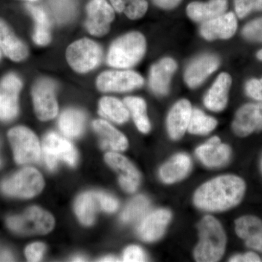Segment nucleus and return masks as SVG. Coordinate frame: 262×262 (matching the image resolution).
I'll list each match as a JSON object with an SVG mask.
<instances>
[{
    "label": "nucleus",
    "mask_w": 262,
    "mask_h": 262,
    "mask_svg": "<svg viewBox=\"0 0 262 262\" xmlns=\"http://www.w3.org/2000/svg\"><path fill=\"white\" fill-rule=\"evenodd\" d=\"M124 103L132 115L138 129L141 133L147 134L151 129V125L146 115V104L144 100L135 96H129L124 99Z\"/></svg>",
    "instance_id": "31"
},
{
    "label": "nucleus",
    "mask_w": 262,
    "mask_h": 262,
    "mask_svg": "<svg viewBox=\"0 0 262 262\" xmlns=\"http://www.w3.org/2000/svg\"><path fill=\"white\" fill-rule=\"evenodd\" d=\"M100 261H119V259L114 256H106V257L101 258Z\"/></svg>",
    "instance_id": "45"
},
{
    "label": "nucleus",
    "mask_w": 262,
    "mask_h": 262,
    "mask_svg": "<svg viewBox=\"0 0 262 262\" xmlns=\"http://www.w3.org/2000/svg\"><path fill=\"white\" fill-rule=\"evenodd\" d=\"M243 35L248 40L262 42V18L246 24L243 29Z\"/></svg>",
    "instance_id": "37"
},
{
    "label": "nucleus",
    "mask_w": 262,
    "mask_h": 262,
    "mask_svg": "<svg viewBox=\"0 0 262 262\" xmlns=\"http://www.w3.org/2000/svg\"><path fill=\"white\" fill-rule=\"evenodd\" d=\"M246 92L248 96L262 102V79H252L246 84Z\"/></svg>",
    "instance_id": "41"
},
{
    "label": "nucleus",
    "mask_w": 262,
    "mask_h": 262,
    "mask_svg": "<svg viewBox=\"0 0 262 262\" xmlns=\"http://www.w3.org/2000/svg\"><path fill=\"white\" fill-rule=\"evenodd\" d=\"M200 241L194 251L196 261H218L225 253L227 237L220 222L206 215L198 226Z\"/></svg>",
    "instance_id": "2"
},
{
    "label": "nucleus",
    "mask_w": 262,
    "mask_h": 262,
    "mask_svg": "<svg viewBox=\"0 0 262 262\" xmlns=\"http://www.w3.org/2000/svg\"><path fill=\"white\" fill-rule=\"evenodd\" d=\"M46 246L42 243H34L26 248L25 254L29 261H39L42 258Z\"/></svg>",
    "instance_id": "40"
},
{
    "label": "nucleus",
    "mask_w": 262,
    "mask_h": 262,
    "mask_svg": "<svg viewBox=\"0 0 262 262\" xmlns=\"http://www.w3.org/2000/svg\"><path fill=\"white\" fill-rule=\"evenodd\" d=\"M245 192L246 184L242 179L222 176L203 184L194 194V203L205 211H227L241 203Z\"/></svg>",
    "instance_id": "1"
},
{
    "label": "nucleus",
    "mask_w": 262,
    "mask_h": 262,
    "mask_svg": "<svg viewBox=\"0 0 262 262\" xmlns=\"http://www.w3.org/2000/svg\"><path fill=\"white\" fill-rule=\"evenodd\" d=\"M85 27L92 35L101 37L110 29L115 18V10L106 0H92L87 6Z\"/></svg>",
    "instance_id": "12"
},
{
    "label": "nucleus",
    "mask_w": 262,
    "mask_h": 262,
    "mask_svg": "<svg viewBox=\"0 0 262 262\" xmlns=\"http://www.w3.org/2000/svg\"><path fill=\"white\" fill-rule=\"evenodd\" d=\"M155 4L163 9H172L180 3L181 0H153Z\"/></svg>",
    "instance_id": "43"
},
{
    "label": "nucleus",
    "mask_w": 262,
    "mask_h": 262,
    "mask_svg": "<svg viewBox=\"0 0 262 262\" xmlns=\"http://www.w3.org/2000/svg\"><path fill=\"white\" fill-rule=\"evenodd\" d=\"M8 139L17 163H34L40 158L42 151L39 140L37 136L27 127H13L8 133Z\"/></svg>",
    "instance_id": "7"
},
{
    "label": "nucleus",
    "mask_w": 262,
    "mask_h": 262,
    "mask_svg": "<svg viewBox=\"0 0 262 262\" xmlns=\"http://www.w3.org/2000/svg\"><path fill=\"white\" fill-rule=\"evenodd\" d=\"M230 147L222 144L220 138L213 136L196 149V155L202 163L211 168L225 165L230 159Z\"/></svg>",
    "instance_id": "17"
},
{
    "label": "nucleus",
    "mask_w": 262,
    "mask_h": 262,
    "mask_svg": "<svg viewBox=\"0 0 262 262\" xmlns=\"http://www.w3.org/2000/svg\"><path fill=\"white\" fill-rule=\"evenodd\" d=\"M191 168L192 161L190 158L186 154H178L160 169V178L166 184H173L187 177Z\"/></svg>",
    "instance_id": "26"
},
{
    "label": "nucleus",
    "mask_w": 262,
    "mask_h": 262,
    "mask_svg": "<svg viewBox=\"0 0 262 262\" xmlns=\"http://www.w3.org/2000/svg\"><path fill=\"white\" fill-rule=\"evenodd\" d=\"M42 174L37 169L24 168L1 184V189L8 195L31 198L37 195L44 187Z\"/></svg>",
    "instance_id": "6"
},
{
    "label": "nucleus",
    "mask_w": 262,
    "mask_h": 262,
    "mask_svg": "<svg viewBox=\"0 0 262 262\" xmlns=\"http://www.w3.org/2000/svg\"><path fill=\"white\" fill-rule=\"evenodd\" d=\"M113 8L119 13H123L127 18L136 20L144 16L147 11L146 0H110Z\"/></svg>",
    "instance_id": "32"
},
{
    "label": "nucleus",
    "mask_w": 262,
    "mask_h": 262,
    "mask_svg": "<svg viewBox=\"0 0 262 262\" xmlns=\"http://www.w3.org/2000/svg\"><path fill=\"white\" fill-rule=\"evenodd\" d=\"M177 68V63L170 58H163L152 66L150 70L149 86L155 94L165 96L168 94L172 76Z\"/></svg>",
    "instance_id": "18"
},
{
    "label": "nucleus",
    "mask_w": 262,
    "mask_h": 262,
    "mask_svg": "<svg viewBox=\"0 0 262 262\" xmlns=\"http://www.w3.org/2000/svg\"><path fill=\"white\" fill-rule=\"evenodd\" d=\"M27 10L30 12L35 20V28L33 34V40L38 46H46L51 42L50 20L46 12L41 7L31 4L27 5Z\"/></svg>",
    "instance_id": "27"
},
{
    "label": "nucleus",
    "mask_w": 262,
    "mask_h": 262,
    "mask_svg": "<svg viewBox=\"0 0 262 262\" xmlns=\"http://www.w3.org/2000/svg\"><path fill=\"white\" fill-rule=\"evenodd\" d=\"M217 121L213 117L207 116L201 110H192L187 130L195 135H206L214 130Z\"/></svg>",
    "instance_id": "34"
},
{
    "label": "nucleus",
    "mask_w": 262,
    "mask_h": 262,
    "mask_svg": "<svg viewBox=\"0 0 262 262\" xmlns=\"http://www.w3.org/2000/svg\"><path fill=\"white\" fill-rule=\"evenodd\" d=\"M1 165H2V160H1V158H0V167H1Z\"/></svg>",
    "instance_id": "49"
},
{
    "label": "nucleus",
    "mask_w": 262,
    "mask_h": 262,
    "mask_svg": "<svg viewBox=\"0 0 262 262\" xmlns=\"http://www.w3.org/2000/svg\"><path fill=\"white\" fill-rule=\"evenodd\" d=\"M232 129L241 137L262 130V102L247 103L239 108L232 122Z\"/></svg>",
    "instance_id": "14"
},
{
    "label": "nucleus",
    "mask_w": 262,
    "mask_h": 262,
    "mask_svg": "<svg viewBox=\"0 0 262 262\" xmlns=\"http://www.w3.org/2000/svg\"><path fill=\"white\" fill-rule=\"evenodd\" d=\"M149 207V201L146 196H136L122 212L121 220L124 223H131L141 220L147 214Z\"/></svg>",
    "instance_id": "33"
},
{
    "label": "nucleus",
    "mask_w": 262,
    "mask_h": 262,
    "mask_svg": "<svg viewBox=\"0 0 262 262\" xmlns=\"http://www.w3.org/2000/svg\"><path fill=\"white\" fill-rule=\"evenodd\" d=\"M98 203L96 192H86L77 198L75 203L76 214L84 225H91L94 223Z\"/></svg>",
    "instance_id": "30"
},
{
    "label": "nucleus",
    "mask_w": 262,
    "mask_h": 262,
    "mask_svg": "<svg viewBox=\"0 0 262 262\" xmlns=\"http://www.w3.org/2000/svg\"><path fill=\"white\" fill-rule=\"evenodd\" d=\"M85 124V117L79 110H66L61 114L58 120L60 130L67 137L77 138L83 132Z\"/></svg>",
    "instance_id": "28"
},
{
    "label": "nucleus",
    "mask_w": 262,
    "mask_h": 262,
    "mask_svg": "<svg viewBox=\"0 0 262 262\" xmlns=\"http://www.w3.org/2000/svg\"><path fill=\"white\" fill-rule=\"evenodd\" d=\"M192 112L190 102L185 99L178 101L170 110L167 119V129L172 139L178 140L185 134Z\"/></svg>",
    "instance_id": "19"
},
{
    "label": "nucleus",
    "mask_w": 262,
    "mask_h": 262,
    "mask_svg": "<svg viewBox=\"0 0 262 262\" xmlns=\"http://www.w3.org/2000/svg\"><path fill=\"white\" fill-rule=\"evenodd\" d=\"M105 161L118 173L119 182L124 190L134 192L140 183V174L130 160L115 151L106 153Z\"/></svg>",
    "instance_id": "13"
},
{
    "label": "nucleus",
    "mask_w": 262,
    "mask_h": 262,
    "mask_svg": "<svg viewBox=\"0 0 262 262\" xmlns=\"http://www.w3.org/2000/svg\"><path fill=\"white\" fill-rule=\"evenodd\" d=\"M100 208L107 213H114L118 209L119 203L116 198L104 192H96Z\"/></svg>",
    "instance_id": "38"
},
{
    "label": "nucleus",
    "mask_w": 262,
    "mask_h": 262,
    "mask_svg": "<svg viewBox=\"0 0 262 262\" xmlns=\"http://www.w3.org/2000/svg\"><path fill=\"white\" fill-rule=\"evenodd\" d=\"M7 224L16 233L32 235L51 232L54 227L55 221L51 213L34 206L28 208L23 214L10 217Z\"/></svg>",
    "instance_id": "4"
},
{
    "label": "nucleus",
    "mask_w": 262,
    "mask_h": 262,
    "mask_svg": "<svg viewBox=\"0 0 262 262\" xmlns=\"http://www.w3.org/2000/svg\"><path fill=\"white\" fill-rule=\"evenodd\" d=\"M0 57H1V53H0Z\"/></svg>",
    "instance_id": "51"
},
{
    "label": "nucleus",
    "mask_w": 262,
    "mask_h": 262,
    "mask_svg": "<svg viewBox=\"0 0 262 262\" xmlns=\"http://www.w3.org/2000/svg\"><path fill=\"white\" fill-rule=\"evenodd\" d=\"M237 16L244 18L255 10L262 11V0H234Z\"/></svg>",
    "instance_id": "36"
},
{
    "label": "nucleus",
    "mask_w": 262,
    "mask_h": 262,
    "mask_svg": "<svg viewBox=\"0 0 262 262\" xmlns=\"http://www.w3.org/2000/svg\"><path fill=\"white\" fill-rule=\"evenodd\" d=\"M25 1H28V2H35V1H38V0H25Z\"/></svg>",
    "instance_id": "48"
},
{
    "label": "nucleus",
    "mask_w": 262,
    "mask_h": 262,
    "mask_svg": "<svg viewBox=\"0 0 262 262\" xmlns=\"http://www.w3.org/2000/svg\"><path fill=\"white\" fill-rule=\"evenodd\" d=\"M232 84L229 74H220L211 86L204 98V103L208 110L221 112L226 107L228 100V93Z\"/></svg>",
    "instance_id": "23"
},
{
    "label": "nucleus",
    "mask_w": 262,
    "mask_h": 262,
    "mask_svg": "<svg viewBox=\"0 0 262 262\" xmlns=\"http://www.w3.org/2000/svg\"><path fill=\"white\" fill-rule=\"evenodd\" d=\"M42 157L45 163L50 170L56 169L59 160L64 161L71 166L76 165L77 152L75 146L65 138L50 133L45 137L42 142Z\"/></svg>",
    "instance_id": "8"
},
{
    "label": "nucleus",
    "mask_w": 262,
    "mask_h": 262,
    "mask_svg": "<svg viewBox=\"0 0 262 262\" xmlns=\"http://www.w3.org/2000/svg\"><path fill=\"white\" fill-rule=\"evenodd\" d=\"M93 126L101 139V145L103 149H110L117 152L127 149L128 141L126 137L106 120H95Z\"/></svg>",
    "instance_id": "22"
},
{
    "label": "nucleus",
    "mask_w": 262,
    "mask_h": 262,
    "mask_svg": "<svg viewBox=\"0 0 262 262\" xmlns=\"http://www.w3.org/2000/svg\"><path fill=\"white\" fill-rule=\"evenodd\" d=\"M261 261L256 253L248 252L244 255H236L229 259L231 262H258Z\"/></svg>",
    "instance_id": "42"
},
{
    "label": "nucleus",
    "mask_w": 262,
    "mask_h": 262,
    "mask_svg": "<svg viewBox=\"0 0 262 262\" xmlns=\"http://www.w3.org/2000/svg\"><path fill=\"white\" fill-rule=\"evenodd\" d=\"M0 48L5 56L14 61H21L28 56V49L7 24L0 19Z\"/></svg>",
    "instance_id": "24"
},
{
    "label": "nucleus",
    "mask_w": 262,
    "mask_h": 262,
    "mask_svg": "<svg viewBox=\"0 0 262 262\" xmlns=\"http://www.w3.org/2000/svg\"><path fill=\"white\" fill-rule=\"evenodd\" d=\"M99 113L103 117L117 124L125 123L130 116V112L124 102L110 96L100 100Z\"/></svg>",
    "instance_id": "29"
},
{
    "label": "nucleus",
    "mask_w": 262,
    "mask_h": 262,
    "mask_svg": "<svg viewBox=\"0 0 262 262\" xmlns=\"http://www.w3.org/2000/svg\"><path fill=\"white\" fill-rule=\"evenodd\" d=\"M237 22L233 13L224 14L205 22L201 27V34L207 40L227 39L237 30Z\"/></svg>",
    "instance_id": "16"
},
{
    "label": "nucleus",
    "mask_w": 262,
    "mask_h": 262,
    "mask_svg": "<svg viewBox=\"0 0 262 262\" xmlns=\"http://www.w3.org/2000/svg\"><path fill=\"white\" fill-rule=\"evenodd\" d=\"M52 11L61 23L69 21L75 13V5L72 0H50Z\"/></svg>",
    "instance_id": "35"
},
{
    "label": "nucleus",
    "mask_w": 262,
    "mask_h": 262,
    "mask_svg": "<svg viewBox=\"0 0 262 262\" xmlns=\"http://www.w3.org/2000/svg\"><path fill=\"white\" fill-rule=\"evenodd\" d=\"M261 170H262V160H261Z\"/></svg>",
    "instance_id": "50"
},
{
    "label": "nucleus",
    "mask_w": 262,
    "mask_h": 262,
    "mask_svg": "<svg viewBox=\"0 0 262 262\" xmlns=\"http://www.w3.org/2000/svg\"><path fill=\"white\" fill-rule=\"evenodd\" d=\"M257 58L260 60V61H262V50L258 52Z\"/></svg>",
    "instance_id": "47"
},
{
    "label": "nucleus",
    "mask_w": 262,
    "mask_h": 262,
    "mask_svg": "<svg viewBox=\"0 0 262 262\" xmlns=\"http://www.w3.org/2000/svg\"><path fill=\"white\" fill-rule=\"evenodd\" d=\"M146 40L141 33H128L112 44L107 55L108 64L117 69H127L137 64L146 51Z\"/></svg>",
    "instance_id": "3"
},
{
    "label": "nucleus",
    "mask_w": 262,
    "mask_h": 262,
    "mask_svg": "<svg viewBox=\"0 0 262 262\" xmlns=\"http://www.w3.org/2000/svg\"><path fill=\"white\" fill-rule=\"evenodd\" d=\"M123 261L136 262L146 261V256L142 248L137 246H131L124 251Z\"/></svg>",
    "instance_id": "39"
},
{
    "label": "nucleus",
    "mask_w": 262,
    "mask_h": 262,
    "mask_svg": "<svg viewBox=\"0 0 262 262\" xmlns=\"http://www.w3.org/2000/svg\"><path fill=\"white\" fill-rule=\"evenodd\" d=\"M227 8V0H211L207 3H190L187 13L194 21L203 24L224 14Z\"/></svg>",
    "instance_id": "25"
},
{
    "label": "nucleus",
    "mask_w": 262,
    "mask_h": 262,
    "mask_svg": "<svg viewBox=\"0 0 262 262\" xmlns=\"http://www.w3.org/2000/svg\"><path fill=\"white\" fill-rule=\"evenodd\" d=\"M74 261H85V258L82 257V256H75V258H73Z\"/></svg>",
    "instance_id": "46"
},
{
    "label": "nucleus",
    "mask_w": 262,
    "mask_h": 262,
    "mask_svg": "<svg viewBox=\"0 0 262 262\" xmlns=\"http://www.w3.org/2000/svg\"><path fill=\"white\" fill-rule=\"evenodd\" d=\"M22 82L18 76L10 73L0 82V120L8 122L16 117L18 112V95Z\"/></svg>",
    "instance_id": "11"
},
{
    "label": "nucleus",
    "mask_w": 262,
    "mask_h": 262,
    "mask_svg": "<svg viewBox=\"0 0 262 262\" xmlns=\"http://www.w3.org/2000/svg\"><path fill=\"white\" fill-rule=\"evenodd\" d=\"M13 258L11 254L8 251H0V261H13Z\"/></svg>",
    "instance_id": "44"
},
{
    "label": "nucleus",
    "mask_w": 262,
    "mask_h": 262,
    "mask_svg": "<svg viewBox=\"0 0 262 262\" xmlns=\"http://www.w3.org/2000/svg\"><path fill=\"white\" fill-rule=\"evenodd\" d=\"M171 219V213L166 209L155 210L141 219L137 227L139 237L146 242L160 239Z\"/></svg>",
    "instance_id": "15"
},
{
    "label": "nucleus",
    "mask_w": 262,
    "mask_h": 262,
    "mask_svg": "<svg viewBox=\"0 0 262 262\" xmlns=\"http://www.w3.org/2000/svg\"><path fill=\"white\" fill-rule=\"evenodd\" d=\"M144 79L133 71H106L98 76L96 85L102 92H127L141 87Z\"/></svg>",
    "instance_id": "10"
},
{
    "label": "nucleus",
    "mask_w": 262,
    "mask_h": 262,
    "mask_svg": "<svg viewBox=\"0 0 262 262\" xmlns=\"http://www.w3.org/2000/svg\"><path fill=\"white\" fill-rule=\"evenodd\" d=\"M220 60L212 55H205L196 58L187 67L184 75L186 83L191 89L202 84L218 69Z\"/></svg>",
    "instance_id": "20"
},
{
    "label": "nucleus",
    "mask_w": 262,
    "mask_h": 262,
    "mask_svg": "<svg viewBox=\"0 0 262 262\" xmlns=\"http://www.w3.org/2000/svg\"><path fill=\"white\" fill-rule=\"evenodd\" d=\"M34 111L38 118L48 121L56 117L58 112L56 84L49 79H39L32 88Z\"/></svg>",
    "instance_id": "9"
},
{
    "label": "nucleus",
    "mask_w": 262,
    "mask_h": 262,
    "mask_svg": "<svg viewBox=\"0 0 262 262\" xmlns=\"http://www.w3.org/2000/svg\"><path fill=\"white\" fill-rule=\"evenodd\" d=\"M236 233L248 247L262 252V221L253 215H245L235 222Z\"/></svg>",
    "instance_id": "21"
},
{
    "label": "nucleus",
    "mask_w": 262,
    "mask_h": 262,
    "mask_svg": "<svg viewBox=\"0 0 262 262\" xmlns=\"http://www.w3.org/2000/svg\"><path fill=\"white\" fill-rule=\"evenodd\" d=\"M66 56L72 70L79 73H86L100 64L103 52L97 43L83 38L69 46Z\"/></svg>",
    "instance_id": "5"
}]
</instances>
